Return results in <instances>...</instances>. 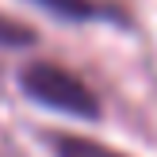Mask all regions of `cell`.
I'll list each match as a JSON object with an SVG mask.
<instances>
[{
    "mask_svg": "<svg viewBox=\"0 0 157 157\" xmlns=\"http://www.w3.org/2000/svg\"><path fill=\"white\" fill-rule=\"evenodd\" d=\"M19 84L35 104L54 107V111L77 115V119H100V100L77 73L54 61H31L19 73Z\"/></svg>",
    "mask_w": 157,
    "mask_h": 157,
    "instance_id": "6da1fadb",
    "label": "cell"
},
{
    "mask_svg": "<svg viewBox=\"0 0 157 157\" xmlns=\"http://www.w3.org/2000/svg\"><path fill=\"white\" fill-rule=\"evenodd\" d=\"M31 4L46 8L50 15L58 19H69V23H100V19H115L123 23V12L104 0H31Z\"/></svg>",
    "mask_w": 157,
    "mask_h": 157,
    "instance_id": "7a4b0ae2",
    "label": "cell"
},
{
    "mask_svg": "<svg viewBox=\"0 0 157 157\" xmlns=\"http://www.w3.org/2000/svg\"><path fill=\"white\" fill-rule=\"evenodd\" d=\"M46 142H50L54 157H123L92 138H77V134H46Z\"/></svg>",
    "mask_w": 157,
    "mask_h": 157,
    "instance_id": "3957f363",
    "label": "cell"
},
{
    "mask_svg": "<svg viewBox=\"0 0 157 157\" xmlns=\"http://www.w3.org/2000/svg\"><path fill=\"white\" fill-rule=\"evenodd\" d=\"M27 42H35V31L8 19V15H0V46H27Z\"/></svg>",
    "mask_w": 157,
    "mask_h": 157,
    "instance_id": "277c9868",
    "label": "cell"
}]
</instances>
